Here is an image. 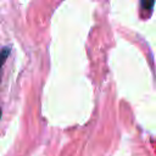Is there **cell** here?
<instances>
[{
  "mask_svg": "<svg viewBox=\"0 0 156 156\" xmlns=\"http://www.w3.org/2000/svg\"><path fill=\"white\" fill-rule=\"evenodd\" d=\"M1 113H2V112H1V108H0V118H1Z\"/></svg>",
  "mask_w": 156,
  "mask_h": 156,
  "instance_id": "cell-3",
  "label": "cell"
},
{
  "mask_svg": "<svg viewBox=\"0 0 156 156\" xmlns=\"http://www.w3.org/2000/svg\"><path fill=\"white\" fill-rule=\"evenodd\" d=\"M10 55V49L9 48H4L1 51H0V74H1V68L7 58V56Z\"/></svg>",
  "mask_w": 156,
  "mask_h": 156,
  "instance_id": "cell-1",
  "label": "cell"
},
{
  "mask_svg": "<svg viewBox=\"0 0 156 156\" xmlns=\"http://www.w3.org/2000/svg\"><path fill=\"white\" fill-rule=\"evenodd\" d=\"M154 2H155V0H141L143 10L151 11V10H152V6H154Z\"/></svg>",
  "mask_w": 156,
  "mask_h": 156,
  "instance_id": "cell-2",
  "label": "cell"
}]
</instances>
